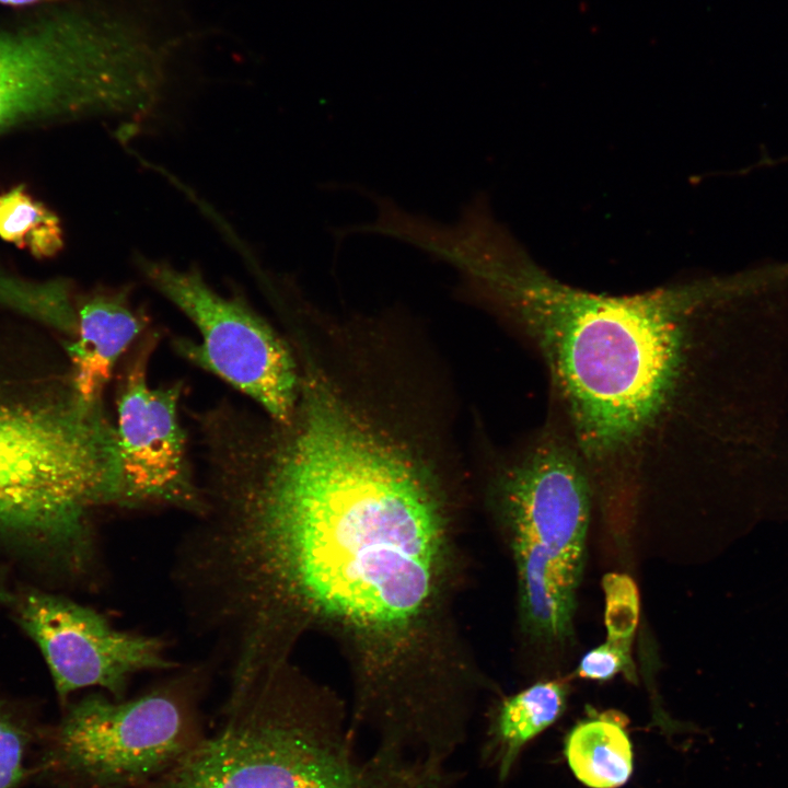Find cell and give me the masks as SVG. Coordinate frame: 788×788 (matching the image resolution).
<instances>
[{
  "label": "cell",
  "instance_id": "52a82bcc",
  "mask_svg": "<svg viewBox=\"0 0 788 788\" xmlns=\"http://www.w3.org/2000/svg\"><path fill=\"white\" fill-rule=\"evenodd\" d=\"M200 672L125 700L91 693L42 730L33 776L51 788H140L205 737Z\"/></svg>",
  "mask_w": 788,
  "mask_h": 788
},
{
  "label": "cell",
  "instance_id": "5bb4252c",
  "mask_svg": "<svg viewBox=\"0 0 788 788\" xmlns=\"http://www.w3.org/2000/svg\"><path fill=\"white\" fill-rule=\"evenodd\" d=\"M0 237L36 257H51L63 245L58 217L23 186L0 196Z\"/></svg>",
  "mask_w": 788,
  "mask_h": 788
},
{
  "label": "cell",
  "instance_id": "2e32d148",
  "mask_svg": "<svg viewBox=\"0 0 788 788\" xmlns=\"http://www.w3.org/2000/svg\"><path fill=\"white\" fill-rule=\"evenodd\" d=\"M602 588L607 641L631 650L640 610L637 584L626 573L609 572L602 578Z\"/></svg>",
  "mask_w": 788,
  "mask_h": 788
},
{
  "label": "cell",
  "instance_id": "5b68a950",
  "mask_svg": "<svg viewBox=\"0 0 788 788\" xmlns=\"http://www.w3.org/2000/svg\"><path fill=\"white\" fill-rule=\"evenodd\" d=\"M165 65L139 27L104 10L62 9L0 31V131L40 119L147 118Z\"/></svg>",
  "mask_w": 788,
  "mask_h": 788
},
{
  "label": "cell",
  "instance_id": "9a60e30c",
  "mask_svg": "<svg viewBox=\"0 0 788 788\" xmlns=\"http://www.w3.org/2000/svg\"><path fill=\"white\" fill-rule=\"evenodd\" d=\"M40 734L27 715L0 698V788H21L33 776Z\"/></svg>",
  "mask_w": 788,
  "mask_h": 788
},
{
  "label": "cell",
  "instance_id": "8fae6325",
  "mask_svg": "<svg viewBox=\"0 0 788 788\" xmlns=\"http://www.w3.org/2000/svg\"><path fill=\"white\" fill-rule=\"evenodd\" d=\"M77 333L65 344L71 380L89 403L102 401L114 369L148 324L129 287L96 289L76 303Z\"/></svg>",
  "mask_w": 788,
  "mask_h": 788
},
{
  "label": "cell",
  "instance_id": "9c48e42d",
  "mask_svg": "<svg viewBox=\"0 0 788 788\" xmlns=\"http://www.w3.org/2000/svg\"><path fill=\"white\" fill-rule=\"evenodd\" d=\"M157 341L155 334L138 340L117 378L119 508H177L200 517L206 507L204 489L194 478L178 418L183 385L148 383Z\"/></svg>",
  "mask_w": 788,
  "mask_h": 788
},
{
  "label": "cell",
  "instance_id": "30bf717a",
  "mask_svg": "<svg viewBox=\"0 0 788 788\" xmlns=\"http://www.w3.org/2000/svg\"><path fill=\"white\" fill-rule=\"evenodd\" d=\"M9 605L40 650L63 706L71 694L89 687L123 699L131 676L178 667L161 638L117 628L66 596L25 588L12 594Z\"/></svg>",
  "mask_w": 788,
  "mask_h": 788
},
{
  "label": "cell",
  "instance_id": "ac0fdd59",
  "mask_svg": "<svg viewBox=\"0 0 788 788\" xmlns=\"http://www.w3.org/2000/svg\"><path fill=\"white\" fill-rule=\"evenodd\" d=\"M5 580V571L0 566V603L9 604L13 593L8 590Z\"/></svg>",
  "mask_w": 788,
  "mask_h": 788
},
{
  "label": "cell",
  "instance_id": "3957f363",
  "mask_svg": "<svg viewBox=\"0 0 788 788\" xmlns=\"http://www.w3.org/2000/svg\"><path fill=\"white\" fill-rule=\"evenodd\" d=\"M119 502L103 401L85 402L69 367L0 359V540L79 577L95 563L93 514Z\"/></svg>",
  "mask_w": 788,
  "mask_h": 788
},
{
  "label": "cell",
  "instance_id": "6da1fadb",
  "mask_svg": "<svg viewBox=\"0 0 788 788\" xmlns=\"http://www.w3.org/2000/svg\"><path fill=\"white\" fill-rule=\"evenodd\" d=\"M278 426L237 415L206 443V509L178 561L199 624L243 664L277 659L303 616L404 634L429 607L443 557L427 472L314 378Z\"/></svg>",
  "mask_w": 788,
  "mask_h": 788
},
{
  "label": "cell",
  "instance_id": "ba28073f",
  "mask_svg": "<svg viewBox=\"0 0 788 788\" xmlns=\"http://www.w3.org/2000/svg\"><path fill=\"white\" fill-rule=\"evenodd\" d=\"M146 280L198 328L201 343L174 340L176 350L258 403L274 422H291L301 382L294 359L271 326L239 297L215 291L195 267L137 255Z\"/></svg>",
  "mask_w": 788,
  "mask_h": 788
},
{
  "label": "cell",
  "instance_id": "e0dca14e",
  "mask_svg": "<svg viewBox=\"0 0 788 788\" xmlns=\"http://www.w3.org/2000/svg\"><path fill=\"white\" fill-rule=\"evenodd\" d=\"M619 672L636 680L635 664L629 649L606 642L589 650L580 660L577 674L580 677L607 681Z\"/></svg>",
  "mask_w": 788,
  "mask_h": 788
},
{
  "label": "cell",
  "instance_id": "4fadbf2b",
  "mask_svg": "<svg viewBox=\"0 0 788 788\" xmlns=\"http://www.w3.org/2000/svg\"><path fill=\"white\" fill-rule=\"evenodd\" d=\"M567 687L560 681L538 682L506 699L494 720L486 756L499 776H508L522 746L564 712Z\"/></svg>",
  "mask_w": 788,
  "mask_h": 788
},
{
  "label": "cell",
  "instance_id": "8992f818",
  "mask_svg": "<svg viewBox=\"0 0 788 788\" xmlns=\"http://www.w3.org/2000/svg\"><path fill=\"white\" fill-rule=\"evenodd\" d=\"M593 485L564 429L542 430L497 480L525 629L547 644L572 634Z\"/></svg>",
  "mask_w": 788,
  "mask_h": 788
},
{
  "label": "cell",
  "instance_id": "d6986e66",
  "mask_svg": "<svg viewBox=\"0 0 788 788\" xmlns=\"http://www.w3.org/2000/svg\"><path fill=\"white\" fill-rule=\"evenodd\" d=\"M44 0H0V3L12 5V7H25L31 4H36Z\"/></svg>",
  "mask_w": 788,
  "mask_h": 788
},
{
  "label": "cell",
  "instance_id": "7c38bea8",
  "mask_svg": "<svg viewBox=\"0 0 788 788\" xmlns=\"http://www.w3.org/2000/svg\"><path fill=\"white\" fill-rule=\"evenodd\" d=\"M626 718L606 710L578 722L565 743L568 765L590 788H617L633 772L631 743Z\"/></svg>",
  "mask_w": 788,
  "mask_h": 788
},
{
  "label": "cell",
  "instance_id": "277c9868",
  "mask_svg": "<svg viewBox=\"0 0 788 788\" xmlns=\"http://www.w3.org/2000/svg\"><path fill=\"white\" fill-rule=\"evenodd\" d=\"M277 669L230 692L216 732L140 788H455L450 765L378 745L363 752L339 717L286 687Z\"/></svg>",
  "mask_w": 788,
  "mask_h": 788
},
{
  "label": "cell",
  "instance_id": "7a4b0ae2",
  "mask_svg": "<svg viewBox=\"0 0 788 788\" xmlns=\"http://www.w3.org/2000/svg\"><path fill=\"white\" fill-rule=\"evenodd\" d=\"M495 305L543 359L593 486L765 455L779 368L750 270L609 296L560 281L524 252Z\"/></svg>",
  "mask_w": 788,
  "mask_h": 788
}]
</instances>
